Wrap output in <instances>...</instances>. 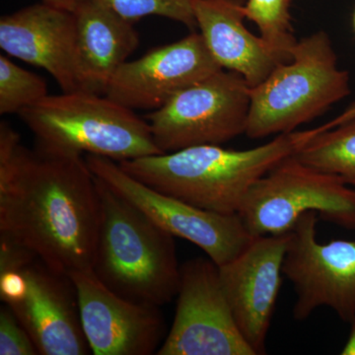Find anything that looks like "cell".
I'll use <instances>...</instances> for the list:
<instances>
[{
	"mask_svg": "<svg viewBox=\"0 0 355 355\" xmlns=\"http://www.w3.org/2000/svg\"><path fill=\"white\" fill-rule=\"evenodd\" d=\"M100 219L96 177L83 155L21 144L0 123V236L55 272L92 270Z\"/></svg>",
	"mask_w": 355,
	"mask_h": 355,
	"instance_id": "obj_1",
	"label": "cell"
},
{
	"mask_svg": "<svg viewBox=\"0 0 355 355\" xmlns=\"http://www.w3.org/2000/svg\"><path fill=\"white\" fill-rule=\"evenodd\" d=\"M321 132L318 127L282 133L246 150L205 144L119 164L155 190L209 211L238 214L247 193L261 177Z\"/></svg>",
	"mask_w": 355,
	"mask_h": 355,
	"instance_id": "obj_2",
	"label": "cell"
},
{
	"mask_svg": "<svg viewBox=\"0 0 355 355\" xmlns=\"http://www.w3.org/2000/svg\"><path fill=\"white\" fill-rule=\"evenodd\" d=\"M96 183L100 219L93 273L121 297L156 307L167 304L176 297L181 277L174 236L97 177Z\"/></svg>",
	"mask_w": 355,
	"mask_h": 355,
	"instance_id": "obj_3",
	"label": "cell"
},
{
	"mask_svg": "<svg viewBox=\"0 0 355 355\" xmlns=\"http://www.w3.org/2000/svg\"><path fill=\"white\" fill-rule=\"evenodd\" d=\"M18 114L36 146L46 150L90 154L118 163L162 154L146 119L106 95L85 91L48 95Z\"/></svg>",
	"mask_w": 355,
	"mask_h": 355,
	"instance_id": "obj_4",
	"label": "cell"
},
{
	"mask_svg": "<svg viewBox=\"0 0 355 355\" xmlns=\"http://www.w3.org/2000/svg\"><path fill=\"white\" fill-rule=\"evenodd\" d=\"M350 93L349 74L338 67L329 35L299 40L288 62L250 90L245 135L252 139L295 132Z\"/></svg>",
	"mask_w": 355,
	"mask_h": 355,
	"instance_id": "obj_5",
	"label": "cell"
},
{
	"mask_svg": "<svg viewBox=\"0 0 355 355\" xmlns=\"http://www.w3.org/2000/svg\"><path fill=\"white\" fill-rule=\"evenodd\" d=\"M0 298L29 333L39 354H90L71 280L3 236Z\"/></svg>",
	"mask_w": 355,
	"mask_h": 355,
	"instance_id": "obj_6",
	"label": "cell"
},
{
	"mask_svg": "<svg viewBox=\"0 0 355 355\" xmlns=\"http://www.w3.org/2000/svg\"><path fill=\"white\" fill-rule=\"evenodd\" d=\"M308 211L343 228L355 229V188L340 178L284 159L252 187L238 216L253 236L291 232Z\"/></svg>",
	"mask_w": 355,
	"mask_h": 355,
	"instance_id": "obj_7",
	"label": "cell"
},
{
	"mask_svg": "<svg viewBox=\"0 0 355 355\" xmlns=\"http://www.w3.org/2000/svg\"><path fill=\"white\" fill-rule=\"evenodd\" d=\"M249 84L222 69L175 95L146 116L162 153L188 147L221 146L246 130Z\"/></svg>",
	"mask_w": 355,
	"mask_h": 355,
	"instance_id": "obj_8",
	"label": "cell"
},
{
	"mask_svg": "<svg viewBox=\"0 0 355 355\" xmlns=\"http://www.w3.org/2000/svg\"><path fill=\"white\" fill-rule=\"evenodd\" d=\"M84 157L93 174L116 195L166 232L195 244L217 266L233 260L254 237L238 214L209 211L155 190L111 159L90 154Z\"/></svg>",
	"mask_w": 355,
	"mask_h": 355,
	"instance_id": "obj_9",
	"label": "cell"
},
{
	"mask_svg": "<svg viewBox=\"0 0 355 355\" xmlns=\"http://www.w3.org/2000/svg\"><path fill=\"white\" fill-rule=\"evenodd\" d=\"M176 313L158 355H257L238 328L218 266L198 258L181 266Z\"/></svg>",
	"mask_w": 355,
	"mask_h": 355,
	"instance_id": "obj_10",
	"label": "cell"
},
{
	"mask_svg": "<svg viewBox=\"0 0 355 355\" xmlns=\"http://www.w3.org/2000/svg\"><path fill=\"white\" fill-rule=\"evenodd\" d=\"M316 211H308L291 231L282 272L296 292L294 319L304 321L320 307L345 322L355 320V241L317 240Z\"/></svg>",
	"mask_w": 355,
	"mask_h": 355,
	"instance_id": "obj_11",
	"label": "cell"
},
{
	"mask_svg": "<svg viewBox=\"0 0 355 355\" xmlns=\"http://www.w3.org/2000/svg\"><path fill=\"white\" fill-rule=\"evenodd\" d=\"M79 315L94 355H149L162 345L159 307L133 302L110 291L92 270L71 273Z\"/></svg>",
	"mask_w": 355,
	"mask_h": 355,
	"instance_id": "obj_12",
	"label": "cell"
},
{
	"mask_svg": "<svg viewBox=\"0 0 355 355\" xmlns=\"http://www.w3.org/2000/svg\"><path fill=\"white\" fill-rule=\"evenodd\" d=\"M222 70L200 33L153 49L116 70L105 95L133 110H155L175 95Z\"/></svg>",
	"mask_w": 355,
	"mask_h": 355,
	"instance_id": "obj_13",
	"label": "cell"
},
{
	"mask_svg": "<svg viewBox=\"0 0 355 355\" xmlns=\"http://www.w3.org/2000/svg\"><path fill=\"white\" fill-rule=\"evenodd\" d=\"M289 238L291 232L254 236L233 260L218 266L222 287L236 323L257 355L266 354Z\"/></svg>",
	"mask_w": 355,
	"mask_h": 355,
	"instance_id": "obj_14",
	"label": "cell"
},
{
	"mask_svg": "<svg viewBox=\"0 0 355 355\" xmlns=\"http://www.w3.org/2000/svg\"><path fill=\"white\" fill-rule=\"evenodd\" d=\"M0 48L10 57L46 70L62 92L83 91L74 13L41 2L2 16Z\"/></svg>",
	"mask_w": 355,
	"mask_h": 355,
	"instance_id": "obj_15",
	"label": "cell"
},
{
	"mask_svg": "<svg viewBox=\"0 0 355 355\" xmlns=\"http://www.w3.org/2000/svg\"><path fill=\"white\" fill-rule=\"evenodd\" d=\"M193 11L198 29L217 64L240 74L250 87L287 62L247 29L242 0H195Z\"/></svg>",
	"mask_w": 355,
	"mask_h": 355,
	"instance_id": "obj_16",
	"label": "cell"
},
{
	"mask_svg": "<svg viewBox=\"0 0 355 355\" xmlns=\"http://www.w3.org/2000/svg\"><path fill=\"white\" fill-rule=\"evenodd\" d=\"M74 16L81 89L105 95L116 70L139 46V33L96 0L83 1Z\"/></svg>",
	"mask_w": 355,
	"mask_h": 355,
	"instance_id": "obj_17",
	"label": "cell"
},
{
	"mask_svg": "<svg viewBox=\"0 0 355 355\" xmlns=\"http://www.w3.org/2000/svg\"><path fill=\"white\" fill-rule=\"evenodd\" d=\"M294 156L303 164L340 178L355 188V119L322 130Z\"/></svg>",
	"mask_w": 355,
	"mask_h": 355,
	"instance_id": "obj_18",
	"label": "cell"
},
{
	"mask_svg": "<svg viewBox=\"0 0 355 355\" xmlns=\"http://www.w3.org/2000/svg\"><path fill=\"white\" fill-rule=\"evenodd\" d=\"M291 0H247L244 13L258 27L261 38L288 62L298 43L293 35Z\"/></svg>",
	"mask_w": 355,
	"mask_h": 355,
	"instance_id": "obj_19",
	"label": "cell"
},
{
	"mask_svg": "<svg viewBox=\"0 0 355 355\" xmlns=\"http://www.w3.org/2000/svg\"><path fill=\"white\" fill-rule=\"evenodd\" d=\"M48 95L44 79L0 55V114H19Z\"/></svg>",
	"mask_w": 355,
	"mask_h": 355,
	"instance_id": "obj_20",
	"label": "cell"
},
{
	"mask_svg": "<svg viewBox=\"0 0 355 355\" xmlns=\"http://www.w3.org/2000/svg\"><path fill=\"white\" fill-rule=\"evenodd\" d=\"M108 7L123 19L135 22L146 16H160L181 23L195 31L198 29L195 0H96Z\"/></svg>",
	"mask_w": 355,
	"mask_h": 355,
	"instance_id": "obj_21",
	"label": "cell"
},
{
	"mask_svg": "<svg viewBox=\"0 0 355 355\" xmlns=\"http://www.w3.org/2000/svg\"><path fill=\"white\" fill-rule=\"evenodd\" d=\"M39 354L29 333L12 310L4 304L0 308V355Z\"/></svg>",
	"mask_w": 355,
	"mask_h": 355,
	"instance_id": "obj_22",
	"label": "cell"
},
{
	"mask_svg": "<svg viewBox=\"0 0 355 355\" xmlns=\"http://www.w3.org/2000/svg\"><path fill=\"white\" fill-rule=\"evenodd\" d=\"M355 119V102L352 103L347 108L343 110L342 113L334 118L333 120L328 121V123H324L321 127L323 130H331L338 127V125H342V123H347V121L354 120Z\"/></svg>",
	"mask_w": 355,
	"mask_h": 355,
	"instance_id": "obj_23",
	"label": "cell"
},
{
	"mask_svg": "<svg viewBox=\"0 0 355 355\" xmlns=\"http://www.w3.org/2000/svg\"><path fill=\"white\" fill-rule=\"evenodd\" d=\"M85 0H41V2L55 7V8L60 9V10L69 11V12L74 13L76 9L80 6Z\"/></svg>",
	"mask_w": 355,
	"mask_h": 355,
	"instance_id": "obj_24",
	"label": "cell"
},
{
	"mask_svg": "<svg viewBox=\"0 0 355 355\" xmlns=\"http://www.w3.org/2000/svg\"><path fill=\"white\" fill-rule=\"evenodd\" d=\"M343 355H355V320L352 322V331H350L349 340L342 350Z\"/></svg>",
	"mask_w": 355,
	"mask_h": 355,
	"instance_id": "obj_25",
	"label": "cell"
},
{
	"mask_svg": "<svg viewBox=\"0 0 355 355\" xmlns=\"http://www.w3.org/2000/svg\"><path fill=\"white\" fill-rule=\"evenodd\" d=\"M352 26H354V30L355 33V9L354 12V16H352Z\"/></svg>",
	"mask_w": 355,
	"mask_h": 355,
	"instance_id": "obj_26",
	"label": "cell"
}]
</instances>
